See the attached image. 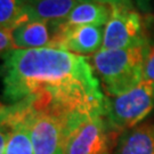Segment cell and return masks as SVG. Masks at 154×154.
Segmentation results:
<instances>
[{
  "mask_svg": "<svg viewBox=\"0 0 154 154\" xmlns=\"http://www.w3.org/2000/svg\"><path fill=\"white\" fill-rule=\"evenodd\" d=\"M143 80L154 82V45H149L143 67Z\"/></svg>",
  "mask_w": 154,
  "mask_h": 154,
  "instance_id": "cell-15",
  "label": "cell"
},
{
  "mask_svg": "<svg viewBox=\"0 0 154 154\" xmlns=\"http://www.w3.org/2000/svg\"><path fill=\"white\" fill-rule=\"evenodd\" d=\"M104 26L86 25L54 33L53 48H60L78 55L93 54L102 49Z\"/></svg>",
  "mask_w": 154,
  "mask_h": 154,
  "instance_id": "cell-7",
  "label": "cell"
},
{
  "mask_svg": "<svg viewBox=\"0 0 154 154\" xmlns=\"http://www.w3.org/2000/svg\"><path fill=\"white\" fill-rule=\"evenodd\" d=\"M106 154H109V152H107V153H106Z\"/></svg>",
  "mask_w": 154,
  "mask_h": 154,
  "instance_id": "cell-18",
  "label": "cell"
},
{
  "mask_svg": "<svg viewBox=\"0 0 154 154\" xmlns=\"http://www.w3.org/2000/svg\"><path fill=\"white\" fill-rule=\"evenodd\" d=\"M109 128L105 114H94L79 120L67 131L64 154H106Z\"/></svg>",
  "mask_w": 154,
  "mask_h": 154,
  "instance_id": "cell-6",
  "label": "cell"
},
{
  "mask_svg": "<svg viewBox=\"0 0 154 154\" xmlns=\"http://www.w3.org/2000/svg\"><path fill=\"white\" fill-rule=\"evenodd\" d=\"M116 154H154V125L125 130L118 140Z\"/></svg>",
  "mask_w": 154,
  "mask_h": 154,
  "instance_id": "cell-11",
  "label": "cell"
},
{
  "mask_svg": "<svg viewBox=\"0 0 154 154\" xmlns=\"http://www.w3.org/2000/svg\"><path fill=\"white\" fill-rule=\"evenodd\" d=\"M28 123L34 154H64L67 131L79 120H71L48 110L34 109L26 102L15 103ZM83 119V118H82Z\"/></svg>",
  "mask_w": 154,
  "mask_h": 154,
  "instance_id": "cell-3",
  "label": "cell"
},
{
  "mask_svg": "<svg viewBox=\"0 0 154 154\" xmlns=\"http://www.w3.org/2000/svg\"><path fill=\"white\" fill-rule=\"evenodd\" d=\"M14 49H15V42L13 37V30L1 29L0 30V51L2 57Z\"/></svg>",
  "mask_w": 154,
  "mask_h": 154,
  "instance_id": "cell-14",
  "label": "cell"
},
{
  "mask_svg": "<svg viewBox=\"0 0 154 154\" xmlns=\"http://www.w3.org/2000/svg\"><path fill=\"white\" fill-rule=\"evenodd\" d=\"M97 2L109 6H125V7H132V0H95Z\"/></svg>",
  "mask_w": 154,
  "mask_h": 154,
  "instance_id": "cell-16",
  "label": "cell"
},
{
  "mask_svg": "<svg viewBox=\"0 0 154 154\" xmlns=\"http://www.w3.org/2000/svg\"><path fill=\"white\" fill-rule=\"evenodd\" d=\"M149 45L113 50H99L93 67L105 91L114 97L134 88L143 80V67Z\"/></svg>",
  "mask_w": 154,
  "mask_h": 154,
  "instance_id": "cell-2",
  "label": "cell"
},
{
  "mask_svg": "<svg viewBox=\"0 0 154 154\" xmlns=\"http://www.w3.org/2000/svg\"><path fill=\"white\" fill-rule=\"evenodd\" d=\"M2 83L5 104L26 102L71 120L106 116L109 99L83 55L53 47L14 49L4 56Z\"/></svg>",
  "mask_w": 154,
  "mask_h": 154,
  "instance_id": "cell-1",
  "label": "cell"
},
{
  "mask_svg": "<svg viewBox=\"0 0 154 154\" xmlns=\"http://www.w3.org/2000/svg\"><path fill=\"white\" fill-rule=\"evenodd\" d=\"M1 130L11 131L5 147L0 154H34L31 134L25 120L13 122H1Z\"/></svg>",
  "mask_w": 154,
  "mask_h": 154,
  "instance_id": "cell-12",
  "label": "cell"
},
{
  "mask_svg": "<svg viewBox=\"0 0 154 154\" xmlns=\"http://www.w3.org/2000/svg\"><path fill=\"white\" fill-rule=\"evenodd\" d=\"M30 21L56 23L64 20L81 0H23Z\"/></svg>",
  "mask_w": 154,
  "mask_h": 154,
  "instance_id": "cell-10",
  "label": "cell"
},
{
  "mask_svg": "<svg viewBox=\"0 0 154 154\" xmlns=\"http://www.w3.org/2000/svg\"><path fill=\"white\" fill-rule=\"evenodd\" d=\"M135 2L137 4L138 8L143 11H151L152 9V4L154 0H135Z\"/></svg>",
  "mask_w": 154,
  "mask_h": 154,
  "instance_id": "cell-17",
  "label": "cell"
},
{
  "mask_svg": "<svg viewBox=\"0 0 154 154\" xmlns=\"http://www.w3.org/2000/svg\"><path fill=\"white\" fill-rule=\"evenodd\" d=\"M15 49L51 47L54 30L51 23L29 21L13 30Z\"/></svg>",
  "mask_w": 154,
  "mask_h": 154,
  "instance_id": "cell-9",
  "label": "cell"
},
{
  "mask_svg": "<svg viewBox=\"0 0 154 154\" xmlns=\"http://www.w3.org/2000/svg\"><path fill=\"white\" fill-rule=\"evenodd\" d=\"M24 11L23 0H0V26L14 30L23 23L29 22Z\"/></svg>",
  "mask_w": 154,
  "mask_h": 154,
  "instance_id": "cell-13",
  "label": "cell"
},
{
  "mask_svg": "<svg viewBox=\"0 0 154 154\" xmlns=\"http://www.w3.org/2000/svg\"><path fill=\"white\" fill-rule=\"evenodd\" d=\"M112 13L104 26L102 50L131 48L149 45L142 16L131 7L111 6Z\"/></svg>",
  "mask_w": 154,
  "mask_h": 154,
  "instance_id": "cell-5",
  "label": "cell"
},
{
  "mask_svg": "<svg viewBox=\"0 0 154 154\" xmlns=\"http://www.w3.org/2000/svg\"><path fill=\"white\" fill-rule=\"evenodd\" d=\"M154 109V82L142 80L126 93L107 100L106 120L114 130L136 127Z\"/></svg>",
  "mask_w": 154,
  "mask_h": 154,
  "instance_id": "cell-4",
  "label": "cell"
},
{
  "mask_svg": "<svg viewBox=\"0 0 154 154\" xmlns=\"http://www.w3.org/2000/svg\"><path fill=\"white\" fill-rule=\"evenodd\" d=\"M112 13V7L95 0H81L67 16L60 22L51 23L54 33L72 28L98 25L105 26Z\"/></svg>",
  "mask_w": 154,
  "mask_h": 154,
  "instance_id": "cell-8",
  "label": "cell"
}]
</instances>
